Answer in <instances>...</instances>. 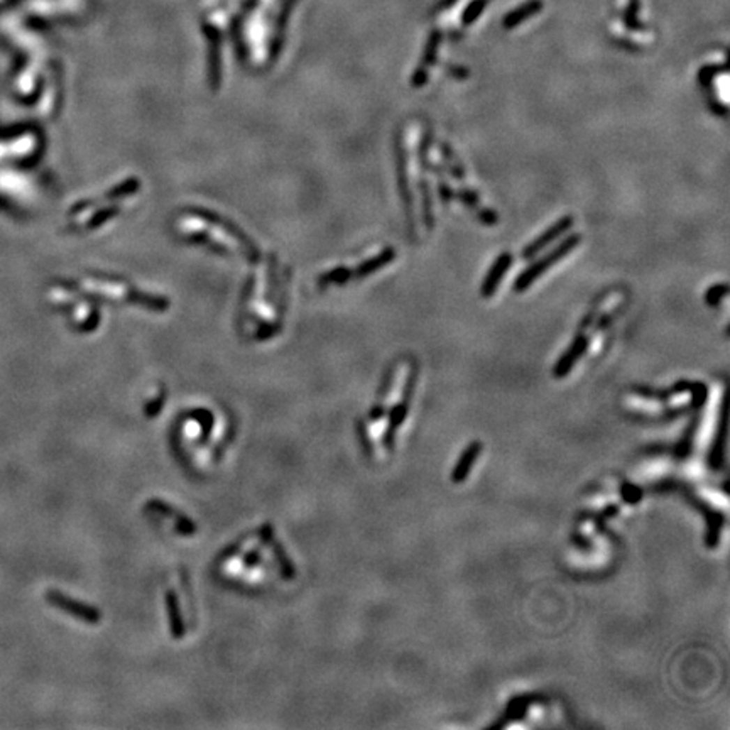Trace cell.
<instances>
[{
  "instance_id": "30bf717a",
  "label": "cell",
  "mask_w": 730,
  "mask_h": 730,
  "mask_svg": "<svg viewBox=\"0 0 730 730\" xmlns=\"http://www.w3.org/2000/svg\"><path fill=\"white\" fill-rule=\"evenodd\" d=\"M420 186V195H421V211H423V223H425L426 230L434 229V208H433V195L429 190V185L426 179H420L418 181Z\"/></svg>"
},
{
  "instance_id": "6da1fadb",
  "label": "cell",
  "mask_w": 730,
  "mask_h": 730,
  "mask_svg": "<svg viewBox=\"0 0 730 730\" xmlns=\"http://www.w3.org/2000/svg\"><path fill=\"white\" fill-rule=\"evenodd\" d=\"M580 242H581L580 234H570L568 237H565L560 243H556L554 249H552L548 254H545L542 257L538 259L536 262H533L531 266L526 267L519 276L516 277V281H514V284H512L514 293H524V291H528L534 284V281H536L538 277H541L542 274L549 269V267L558 264L561 259H565L570 252H573V250L580 245Z\"/></svg>"
},
{
  "instance_id": "9c48e42d",
  "label": "cell",
  "mask_w": 730,
  "mask_h": 730,
  "mask_svg": "<svg viewBox=\"0 0 730 730\" xmlns=\"http://www.w3.org/2000/svg\"><path fill=\"white\" fill-rule=\"evenodd\" d=\"M480 448H482L480 443L476 441V443H472V445H470L469 448L465 450L464 455H462L460 462H458L457 466H455V470H453L452 478H453L455 484H458V482H464L465 480L466 476H469V473H470V469H472V465L476 464V458L478 457V453H480Z\"/></svg>"
},
{
  "instance_id": "3957f363",
  "label": "cell",
  "mask_w": 730,
  "mask_h": 730,
  "mask_svg": "<svg viewBox=\"0 0 730 730\" xmlns=\"http://www.w3.org/2000/svg\"><path fill=\"white\" fill-rule=\"evenodd\" d=\"M512 254L510 252H502L499 254L496 257V261H494L492 267L489 269V273L485 274L484 281H482V286H480V296L489 299L492 298L494 294H496V291L499 286H501L502 279L505 277V274H508V271L510 269V266H512Z\"/></svg>"
},
{
  "instance_id": "8fae6325",
  "label": "cell",
  "mask_w": 730,
  "mask_h": 730,
  "mask_svg": "<svg viewBox=\"0 0 730 730\" xmlns=\"http://www.w3.org/2000/svg\"><path fill=\"white\" fill-rule=\"evenodd\" d=\"M166 604H167V612H169L171 632H173V637L181 639L183 634H185V625H183V617H181V610H179L178 597L174 595L173 592H167Z\"/></svg>"
},
{
  "instance_id": "5b68a950",
  "label": "cell",
  "mask_w": 730,
  "mask_h": 730,
  "mask_svg": "<svg viewBox=\"0 0 730 730\" xmlns=\"http://www.w3.org/2000/svg\"><path fill=\"white\" fill-rule=\"evenodd\" d=\"M586 349H588V337H586L584 332H578L577 337L573 338L572 345H570L568 349L565 350V353L558 358L556 365H554L553 369L554 376L561 379L565 377L566 374L572 372V369L575 367L577 362L585 355Z\"/></svg>"
},
{
  "instance_id": "7a4b0ae2",
  "label": "cell",
  "mask_w": 730,
  "mask_h": 730,
  "mask_svg": "<svg viewBox=\"0 0 730 730\" xmlns=\"http://www.w3.org/2000/svg\"><path fill=\"white\" fill-rule=\"evenodd\" d=\"M573 225H575V218H573V215H563L560 220H556L553 225H549L545 232L538 235L533 242H529L528 245L522 249L521 259L528 261V259L536 257V255L540 254L542 249H546L549 243L556 242L561 235H565L568 230H572Z\"/></svg>"
},
{
  "instance_id": "4fadbf2b",
  "label": "cell",
  "mask_w": 730,
  "mask_h": 730,
  "mask_svg": "<svg viewBox=\"0 0 730 730\" xmlns=\"http://www.w3.org/2000/svg\"><path fill=\"white\" fill-rule=\"evenodd\" d=\"M727 293H729L727 282L713 284L712 288H708L707 293H705V303H707L710 308H717V306L722 303V299L727 296Z\"/></svg>"
},
{
  "instance_id": "2e32d148",
  "label": "cell",
  "mask_w": 730,
  "mask_h": 730,
  "mask_svg": "<svg viewBox=\"0 0 730 730\" xmlns=\"http://www.w3.org/2000/svg\"><path fill=\"white\" fill-rule=\"evenodd\" d=\"M438 41H440V36H438V34L432 36V39H429L428 47H426L425 61H423V65H421V68H425V70H426V66H432V65H434V63H436Z\"/></svg>"
},
{
  "instance_id": "e0dca14e",
  "label": "cell",
  "mask_w": 730,
  "mask_h": 730,
  "mask_svg": "<svg viewBox=\"0 0 730 730\" xmlns=\"http://www.w3.org/2000/svg\"><path fill=\"white\" fill-rule=\"evenodd\" d=\"M476 217H477V220L482 223V225H487V227L496 225V223L499 222L497 211L492 208H478L476 210Z\"/></svg>"
},
{
  "instance_id": "8992f818",
  "label": "cell",
  "mask_w": 730,
  "mask_h": 730,
  "mask_svg": "<svg viewBox=\"0 0 730 730\" xmlns=\"http://www.w3.org/2000/svg\"><path fill=\"white\" fill-rule=\"evenodd\" d=\"M50 600L53 602V604L58 605V607H61L63 610H66V612L73 614L75 617H78V619H83L86 621L89 624H97V622L100 621V612L97 610V607H91V605H86V604H82V602H77L73 600V598H66L63 597L61 593L58 592H51L50 593Z\"/></svg>"
},
{
  "instance_id": "5bb4252c",
  "label": "cell",
  "mask_w": 730,
  "mask_h": 730,
  "mask_svg": "<svg viewBox=\"0 0 730 730\" xmlns=\"http://www.w3.org/2000/svg\"><path fill=\"white\" fill-rule=\"evenodd\" d=\"M455 198L458 199V201L462 203V205H465L466 208L469 210H478L480 206H478V203H480V198H478L477 191L472 190V188H462L460 191H457L455 193Z\"/></svg>"
},
{
  "instance_id": "52a82bcc",
  "label": "cell",
  "mask_w": 730,
  "mask_h": 730,
  "mask_svg": "<svg viewBox=\"0 0 730 730\" xmlns=\"http://www.w3.org/2000/svg\"><path fill=\"white\" fill-rule=\"evenodd\" d=\"M147 509L154 510V512H161L165 514L166 517H169V519L174 521V524H176V531L179 534H183V536H191V534L197 533V524H195L193 521L188 519L186 516H183L179 510H176L174 508H171L169 504H166V502L162 501H158V499H153V501L147 504Z\"/></svg>"
},
{
  "instance_id": "ac0fdd59",
  "label": "cell",
  "mask_w": 730,
  "mask_h": 730,
  "mask_svg": "<svg viewBox=\"0 0 730 730\" xmlns=\"http://www.w3.org/2000/svg\"><path fill=\"white\" fill-rule=\"evenodd\" d=\"M438 195H440V199H441L443 206H448L450 203H452L453 199H455V191L452 190V186H450L448 183H445V181L438 183Z\"/></svg>"
},
{
  "instance_id": "9a60e30c",
  "label": "cell",
  "mask_w": 730,
  "mask_h": 730,
  "mask_svg": "<svg viewBox=\"0 0 730 730\" xmlns=\"http://www.w3.org/2000/svg\"><path fill=\"white\" fill-rule=\"evenodd\" d=\"M625 306H628V303H622V305L617 306L616 310H612V311H609V313L602 314V317L597 320V323H593V325H595V332H602V330L609 328V326L612 325V323L616 321L622 313H624Z\"/></svg>"
},
{
  "instance_id": "ba28073f",
  "label": "cell",
  "mask_w": 730,
  "mask_h": 730,
  "mask_svg": "<svg viewBox=\"0 0 730 730\" xmlns=\"http://www.w3.org/2000/svg\"><path fill=\"white\" fill-rule=\"evenodd\" d=\"M394 257H396V250L388 247V249L382 250L381 254L374 255V257L369 259V261L362 262V264L355 269V273H352V276H357V277L369 276V274L376 273V271L381 269V267L388 266L389 262H393Z\"/></svg>"
},
{
  "instance_id": "7c38bea8",
  "label": "cell",
  "mask_w": 730,
  "mask_h": 730,
  "mask_svg": "<svg viewBox=\"0 0 730 730\" xmlns=\"http://www.w3.org/2000/svg\"><path fill=\"white\" fill-rule=\"evenodd\" d=\"M440 153L443 155V159H445L446 171H448V173L452 174L455 179H457V181H464L465 169H464V166H462V161H458V158L455 155V151L452 149V146H450L448 142H441Z\"/></svg>"
},
{
  "instance_id": "d6986e66",
  "label": "cell",
  "mask_w": 730,
  "mask_h": 730,
  "mask_svg": "<svg viewBox=\"0 0 730 730\" xmlns=\"http://www.w3.org/2000/svg\"><path fill=\"white\" fill-rule=\"evenodd\" d=\"M448 71H450V75H453V77L458 79L469 77V71H466L464 66H448Z\"/></svg>"
},
{
  "instance_id": "277c9868",
  "label": "cell",
  "mask_w": 730,
  "mask_h": 730,
  "mask_svg": "<svg viewBox=\"0 0 730 730\" xmlns=\"http://www.w3.org/2000/svg\"><path fill=\"white\" fill-rule=\"evenodd\" d=\"M397 181H399V191H401V198L404 201V210L408 213V222L409 229L413 230V195H411L409 188V179H408V153H406L404 142H402V135L397 137Z\"/></svg>"
}]
</instances>
